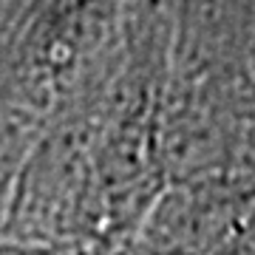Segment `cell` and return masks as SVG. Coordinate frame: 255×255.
<instances>
[{
	"instance_id": "6da1fadb",
	"label": "cell",
	"mask_w": 255,
	"mask_h": 255,
	"mask_svg": "<svg viewBox=\"0 0 255 255\" xmlns=\"http://www.w3.org/2000/svg\"><path fill=\"white\" fill-rule=\"evenodd\" d=\"M255 207V182L210 176L184 184L159 204L145 238L156 255L227 253Z\"/></svg>"
},
{
	"instance_id": "7a4b0ae2",
	"label": "cell",
	"mask_w": 255,
	"mask_h": 255,
	"mask_svg": "<svg viewBox=\"0 0 255 255\" xmlns=\"http://www.w3.org/2000/svg\"><path fill=\"white\" fill-rule=\"evenodd\" d=\"M224 255H255V207L250 210V216L244 219L236 241L230 244V250Z\"/></svg>"
}]
</instances>
